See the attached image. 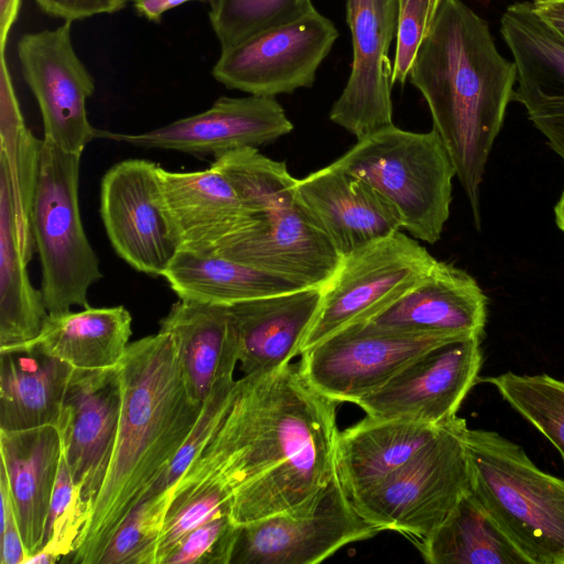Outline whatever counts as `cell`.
<instances>
[{
  "instance_id": "6da1fadb",
  "label": "cell",
  "mask_w": 564,
  "mask_h": 564,
  "mask_svg": "<svg viewBox=\"0 0 564 564\" xmlns=\"http://www.w3.org/2000/svg\"><path fill=\"white\" fill-rule=\"evenodd\" d=\"M336 408L305 380L299 364L243 375L171 489V508L217 488L230 496L236 525L308 512L335 476Z\"/></svg>"
},
{
  "instance_id": "7a4b0ae2",
  "label": "cell",
  "mask_w": 564,
  "mask_h": 564,
  "mask_svg": "<svg viewBox=\"0 0 564 564\" xmlns=\"http://www.w3.org/2000/svg\"><path fill=\"white\" fill-rule=\"evenodd\" d=\"M118 369L121 409L113 452L75 551L65 560L73 564H99L124 518L171 466L203 406L187 392L167 333L129 344Z\"/></svg>"
},
{
  "instance_id": "3957f363",
  "label": "cell",
  "mask_w": 564,
  "mask_h": 564,
  "mask_svg": "<svg viewBox=\"0 0 564 564\" xmlns=\"http://www.w3.org/2000/svg\"><path fill=\"white\" fill-rule=\"evenodd\" d=\"M518 70L500 54L488 22L462 0H444L419 48L409 80L430 108L480 228V184Z\"/></svg>"
},
{
  "instance_id": "277c9868",
  "label": "cell",
  "mask_w": 564,
  "mask_h": 564,
  "mask_svg": "<svg viewBox=\"0 0 564 564\" xmlns=\"http://www.w3.org/2000/svg\"><path fill=\"white\" fill-rule=\"evenodd\" d=\"M470 490L531 564H564V479L541 470L517 443L467 430Z\"/></svg>"
},
{
  "instance_id": "5b68a950",
  "label": "cell",
  "mask_w": 564,
  "mask_h": 564,
  "mask_svg": "<svg viewBox=\"0 0 564 564\" xmlns=\"http://www.w3.org/2000/svg\"><path fill=\"white\" fill-rule=\"evenodd\" d=\"M366 181L395 208L401 228L419 240H440L449 217L456 171L438 133L394 124L361 140L332 163Z\"/></svg>"
},
{
  "instance_id": "8992f818",
  "label": "cell",
  "mask_w": 564,
  "mask_h": 564,
  "mask_svg": "<svg viewBox=\"0 0 564 564\" xmlns=\"http://www.w3.org/2000/svg\"><path fill=\"white\" fill-rule=\"evenodd\" d=\"M80 156L43 139L31 227L48 313L88 307V291L102 276L80 216Z\"/></svg>"
},
{
  "instance_id": "52a82bcc",
  "label": "cell",
  "mask_w": 564,
  "mask_h": 564,
  "mask_svg": "<svg viewBox=\"0 0 564 564\" xmlns=\"http://www.w3.org/2000/svg\"><path fill=\"white\" fill-rule=\"evenodd\" d=\"M467 430L463 417L446 421L403 467L350 500L357 512L381 531H395L411 541L431 534L470 490Z\"/></svg>"
},
{
  "instance_id": "ba28073f",
  "label": "cell",
  "mask_w": 564,
  "mask_h": 564,
  "mask_svg": "<svg viewBox=\"0 0 564 564\" xmlns=\"http://www.w3.org/2000/svg\"><path fill=\"white\" fill-rule=\"evenodd\" d=\"M425 247L400 230L341 257L322 288L301 355L337 330L367 321L401 297L434 265Z\"/></svg>"
},
{
  "instance_id": "9c48e42d",
  "label": "cell",
  "mask_w": 564,
  "mask_h": 564,
  "mask_svg": "<svg viewBox=\"0 0 564 564\" xmlns=\"http://www.w3.org/2000/svg\"><path fill=\"white\" fill-rule=\"evenodd\" d=\"M339 33L315 8L221 50L212 74L229 89L275 97L311 87Z\"/></svg>"
},
{
  "instance_id": "30bf717a",
  "label": "cell",
  "mask_w": 564,
  "mask_h": 564,
  "mask_svg": "<svg viewBox=\"0 0 564 564\" xmlns=\"http://www.w3.org/2000/svg\"><path fill=\"white\" fill-rule=\"evenodd\" d=\"M459 339L465 338L398 333L361 321L304 351L299 367L321 394L337 403H356L420 355Z\"/></svg>"
},
{
  "instance_id": "8fae6325",
  "label": "cell",
  "mask_w": 564,
  "mask_h": 564,
  "mask_svg": "<svg viewBox=\"0 0 564 564\" xmlns=\"http://www.w3.org/2000/svg\"><path fill=\"white\" fill-rule=\"evenodd\" d=\"M379 532L357 512L335 475L308 512L280 513L239 525L231 564H316Z\"/></svg>"
},
{
  "instance_id": "7c38bea8",
  "label": "cell",
  "mask_w": 564,
  "mask_h": 564,
  "mask_svg": "<svg viewBox=\"0 0 564 564\" xmlns=\"http://www.w3.org/2000/svg\"><path fill=\"white\" fill-rule=\"evenodd\" d=\"M100 216L122 260L139 272L163 276L180 242L165 207L159 165L143 159L112 165L101 178Z\"/></svg>"
},
{
  "instance_id": "4fadbf2b",
  "label": "cell",
  "mask_w": 564,
  "mask_h": 564,
  "mask_svg": "<svg viewBox=\"0 0 564 564\" xmlns=\"http://www.w3.org/2000/svg\"><path fill=\"white\" fill-rule=\"evenodd\" d=\"M72 23L65 21L54 30L23 34L18 57L23 78L39 104L43 139L82 155L97 138L86 109L95 80L74 50Z\"/></svg>"
},
{
  "instance_id": "5bb4252c",
  "label": "cell",
  "mask_w": 564,
  "mask_h": 564,
  "mask_svg": "<svg viewBox=\"0 0 564 564\" xmlns=\"http://www.w3.org/2000/svg\"><path fill=\"white\" fill-rule=\"evenodd\" d=\"M480 336L438 345L358 400L366 415L440 425L456 415L478 379Z\"/></svg>"
},
{
  "instance_id": "9a60e30c",
  "label": "cell",
  "mask_w": 564,
  "mask_h": 564,
  "mask_svg": "<svg viewBox=\"0 0 564 564\" xmlns=\"http://www.w3.org/2000/svg\"><path fill=\"white\" fill-rule=\"evenodd\" d=\"M346 18L351 72L329 119L361 140L393 124L389 50L397 33V0H346Z\"/></svg>"
},
{
  "instance_id": "2e32d148",
  "label": "cell",
  "mask_w": 564,
  "mask_h": 564,
  "mask_svg": "<svg viewBox=\"0 0 564 564\" xmlns=\"http://www.w3.org/2000/svg\"><path fill=\"white\" fill-rule=\"evenodd\" d=\"M293 124L273 97H220L207 110L141 133L97 129V138L137 148L214 155L257 148L290 133Z\"/></svg>"
},
{
  "instance_id": "e0dca14e",
  "label": "cell",
  "mask_w": 564,
  "mask_h": 564,
  "mask_svg": "<svg viewBox=\"0 0 564 564\" xmlns=\"http://www.w3.org/2000/svg\"><path fill=\"white\" fill-rule=\"evenodd\" d=\"M120 409L118 366L73 369L56 427L68 470L89 514L111 459Z\"/></svg>"
},
{
  "instance_id": "ac0fdd59",
  "label": "cell",
  "mask_w": 564,
  "mask_h": 564,
  "mask_svg": "<svg viewBox=\"0 0 564 564\" xmlns=\"http://www.w3.org/2000/svg\"><path fill=\"white\" fill-rule=\"evenodd\" d=\"M500 33L518 70L513 100L564 162V40L530 1L507 7Z\"/></svg>"
},
{
  "instance_id": "d6986e66",
  "label": "cell",
  "mask_w": 564,
  "mask_h": 564,
  "mask_svg": "<svg viewBox=\"0 0 564 564\" xmlns=\"http://www.w3.org/2000/svg\"><path fill=\"white\" fill-rule=\"evenodd\" d=\"M214 253L301 288L318 289L328 283L341 261L295 200L260 215L256 225L227 240Z\"/></svg>"
},
{
  "instance_id": "ffe728a7",
  "label": "cell",
  "mask_w": 564,
  "mask_h": 564,
  "mask_svg": "<svg viewBox=\"0 0 564 564\" xmlns=\"http://www.w3.org/2000/svg\"><path fill=\"white\" fill-rule=\"evenodd\" d=\"M294 199L340 257L401 228L395 208L383 195L332 163L296 180Z\"/></svg>"
},
{
  "instance_id": "44dd1931",
  "label": "cell",
  "mask_w": 564,
  "mask_h": 564,
  "mask_svg": "<svg viewBox=\"0 0 564 564\" xmlns=\"http://www.w3.org/2000/svg\"><path fill=\"white\" fill-rule=\"evenodd\" d=\"M367 321L412 335L484 337L487 296L466 271L436 260L415 285Z\"/></svg>"
},
{
  "instance_id": "7402d4cb",
  "label": "cell",
  "mask_w": 564,
  "mask_h": 564,
  "mask_svg": "<svg viewBox=\"0 0 564 564\" xmlns=\"http://www.w3.org/2000/svg\"><path fill=\"white\" fill-rule=\"evenodd\" d=\"M159 178L180 250L208 254L259 221L230 182L214 166L174 172L159 166Z\"/></svg>"
},
{
  "instance_id": "603a6c76",
  "label": "cell",
  "mask_w": 564,
  "mask_h": 564,
  "mask_svg": "<svg viewBox=\"0 0 564 564\" xmlns=\"http://www.w3.org/2000/svg\"><path fill=\"white\" fill-rule=\"evenodd\" d=\"M322 290L304 288L228 306L243 375L275 370L301 355Z\"/></svg>"
},
{
  "instance_id": "cb8c5ba5",
  "label": "cell",
  "mask_w": 564,
  "mask_h": 564,
  "mask_svg": "<svg viewBox=\"0 0 564 564\" xmlns=\"http://www.w3.org/2000/svg\"><path fill=\"white\" fill-rule=\"evenodd\" d=\"M61 456V436L55 425L0 430V469L7 478L26 560L44 544Z\"/></svg>"
},
{
  "instance_id": "d4e9b609",
  "label": "cell",
  "mask_w": 564,
  "mask_h": 564,
  "mask_svg": "<svg viewBox=\"0 0 564 564\" xmlns=\"http://www.w3.org/2000/svg\"><path fill=\"white\" fill-rule=\"evenodd\" d=\"M443 424L366 415L338 432L335 475L349 500L403 467L440 433Z\"/></svg>"
},
{
  "instance_id": "484cf974",
  "label": "cell",
  "mask_w": 564,
  "mask_h": 564,
  "mask_svg": "<svg viewBox=\"0 0 564 564\" xmlns=\"http://www.w3.org/2000/svg\"><path fill=\"white\" fill-rule=\"evenodd\" d=\"M160 330L174 340L193 401L203 403L217 386L235 380L238 346L228 306L180 299Z\"/></svg>"
},
{
  "instance_id": "4316f807",
  "label": "cell",
  "mask_w": 564,
  "mask_h": 564,
  "mask_svg": "<svg viewBox=\"0 0 564 564\" xmlns=\"http://www.w3.org/2000/svg\"><path fill=\"white\" fill-rule=\"evenodd\" d=\"M35 347L0 350V430L57 425L73 372Z\"/></svg>"
},
{
  "instance_id": "83f0119b",
  "label": "cell",
  "mask_w": 564,
  "mask_h": 564,
  "mask_svg": "<svg viewBox=\"0 0 564 564\" xmlns=\"http://www.w3.org/2000/svg\"><path fill=\"white\" fill-rule=\"evenodd\" d=\"M131 324L122 305L48 313L39 336L18 347H35L74 369L115 368L129 346Z\"/></svg>"
},
{
  "instance_id": "f1b7e54d",
  "label": "cell",
  "mask_w": 564,
  "mask_h": 564,
  "mask_svg": "<svg viewBox=\"0 0 564 564\" xmlns=\"http://www.w3.org/2000/svg\"><path fill=\"white\" fill-rule=\"evenodd\" d=\"M42 143L24 122L6 54H0V182L9 191L18 245L28 264L34 251L31 214Z\"/></svg>"
},
{
  "instance_id": "f546056e",
  "label": "cell",
  "mask_w": 564,
  "mask_h": 564,
  "mask_svg": "<svg viewBox=\"0 0 564 564\" xmlns=\"http://www.w3.org/2000/svg\"><path fill=\"white\" fill-rule=\"evenodd\" d=\"M163 278L180 299L223 306L304 289L215 253L187 250H178Z\"/></svg>"
},
{
  "instance_id": "4dcf8cb0",
  "label": "cell",
  "mask_w": 564,
  "mask_h": 564,
  "mask_svg": "<svg viewBox=\"0 0 564 564\" xmlns=\"http://www.w3.org/2000/svg\"><path fill=\"white\" fill-rule=\"evenodd\" d=\"M412 542L430 564H531L471 490L436 530Z\"/></svg>"
},
{
  "instance_id": "1f68e13d",
  "label": "cell",
  "mask_w": 564,
  "mask_h": 564,
  "mask_svg": "<svg viewBox=\"0 0 564 564\" xmlns=\"http://www.w3.org/2000/svg\"><path fill=\"white\" fill-rule=\"evenodd\" d=\"M48 312L29 278L18 245L9 191L0 182V349L36 338Z\"/></svg>"
},
{
  "instance_id": "d6a6232c",
  "label": "cell",
  "mask_w": 564,
  "mask_h": 564,
  "mask_svg": "<svg viewBox=\"0 0 564 564\" xmlns=\"http://www.w3.org/2000/svg\"><path fill=\"white\" fill-rule=\"evenodd\" d=\"M217 169L232 185L242 204L257 216L294 203V178L284 162L243 148L215 158Z\"/></svg>"
},
{
  "instance_id": "836d02e7",
  "label": "cell",
  "mask_w": 564,
  "mask_h": 564,
  "mask_svg": "<svg viewBox=\"0 0 564 564\" xmlns=\"http://www.w3.org/2000/svg\"><path fill=\"white\" fill-rule=\"evenodd\" d=\"M560 452L564 459V381L511 371L481 378Z\"/></svg>"
},
{
  "instance_id": "e575fe53",
  "label": "cell",
  "mask_w": 564,
  "mask_h": 564,
  "mask_svg": "<svg viewBox=\"0 0 564 564\" xmlns=\"http://www.w3.org/2000/svg\"><path fill=\"white\" fill-rule=\"evenodd\" d=\"M312 9V0H209L208 17L225 50L258 32L294 21Z\"/></svg>"
},
{
  "instance_id": "d590c367",
  "label": "cell",
  "mask_w": 564,
  "mask_h": 564,
  "mask_svg": "<svg viewBox=\"0 0 564 564\" xmlns=\"http://www.w3.org/2000/svg\"><path fill=\"white\" fill-rule=\"evenodd\" d=\"M171 503V489L144 497L119 525L99 564H158L159 544Z\"/></svg>"
},
{
  "instance_id": "8d00e7d4",
  "label": "cell",
  "mask_w": 564,
  "mask_h": 564,
  "mask_svg": "<svg viewBox=\"0 0 564 564\" xmlns=\"http://www.w3.org/2000/svg\"><path fill=\"white\" fill-rule=\"evenodd\" d=\"M88 518L89 509L80 499L62 453L41 550L52 563L73 554Z\"/></svg>"
},
{
  "instance_id": "74e56055",
  "label": "cell",
  "mask_w": 564,
  "mask_h": 564,
  "mask_svg": "<svg viewBox=\"0 0 564 564\" xmlns=\"http://www.w3.org/2000/svg\"><path fill=\"white\" fill-rule=\"evenodd\" d=\"M238 533L230 514L220 513L191 531L164 564H231Z\"/></svg>"
},
{
  "instance_id": "f35d334b",
  "label": "cell",
  "mask_w": 564,
  "mask_h": 564,
  "mask_svg": "<svg viewBox=\"0 0 564 564\" xmlns=\"http://www.w3.org/2000/svg\"><path fill=\"white\" fill-rule=\"evenodd\" d=\"M444 0H397L395 53L392 62L393 85L404 84L423 41L430 33Z\"/></svg>"
},
{
  "instance_id": "ab89813d",
  "label": "cell",
  "mask_w": 564,
  "mask_h": 564,
  "mask_svg": "<svg viewBox=\"0 0 564 564\" xmlns=\"http://www.w3.org/2000/svg\"><path fill=\"white\" fill-rule=\"evenodd\" d=\"M230 500L224 490L210 488L171 508L159 544L158 564H164L173 549L198 525L220 513L230 514Z\"/></svg>"
},
{
  "instance_id": "60d3db41",
  "label": "cell",
  "mask_w": 564,
  "mask_h": 564,
  "mask_svg": "<svg viewBox=\"0 0 564 564\" xmlns=\"http://www.w3.org/2000/svg\"><path fill=\"white\" fill-rule=\"evenodd\" d=\"M0 563L24 564L26 553L4 473L0 469Z\"/></svg>"
},
{
  "instance_id": "b9f144b4",
  "label": "cell",
  "mask_w": 564,
  "mask_h": 564,
  "mask_svg": "<svg viewBox=\"0 0 564 564\" xmlns=\"http://www.w3.org/2000/svg\"><path fill=\"white\" fill-rule=\"evenodd\" d=\"M47 15L74 22L96 14L115 13L126 7L127 0H34Z\"/></svg>"
},
{
  "instance_id": "7bdbcfd3",
  "label": "cell",
  "mask_w": 564,
  "mask_h": 564,
  "mask_svg": "<svg viewBox=\"0 0 564 564\" xmlns=\"http://www.w3.org/2000/svg\"><path fill=\"white\" fill-rule=\"evenodd\" d=\"M534 11L564 40V0H533Z\"/></svg>"
},
{
  "instance_id": "ee69618b",
  "label": "cell",
  "mask_w": 564,
  "mask_h": 564,
  "mask_svg": "<svg viewBox=\"0 0 564 564\" xmlns=\"http://www.w3.org/2000/svg\"><path fill=\"white\" fill-rule=\"evenodd\" d=\"M138 14L159 22L164 12L194 0H130Z\"/></svg>"
},
{
  "instance_id": "f6af8a7d",
  "label": "cell",
  "mask_w": 564,
  "mask_h": 564,
  "mask_svg": "<svg viewBox=\"0 0 564 564\" xmlns=\"http://www.w3.org/2000/svg\"><path fill=\"white\" fill-rule=\"evenodd\" d=\"M21 0H0V54H6L7 41L15 23Z\"/></svg>"
},
{
  "instance_id": "bcb514c9",
  "label": "cell",
  "mask_w": 564,
  "mask_h": 564,
  "mask_svg": "<svg viewBox=\"0 0 564 564\" xmlns=\"http://www.w3.org/2000/svg\"><path fill=\"white\" fill-rule=\"evenodd\" d=\"M554 215L557 227L564 232V189L554 206Z\"/></svg>"
}]
</instances>
